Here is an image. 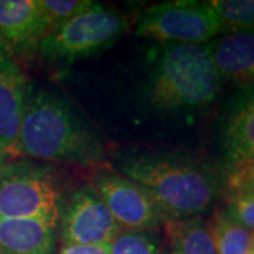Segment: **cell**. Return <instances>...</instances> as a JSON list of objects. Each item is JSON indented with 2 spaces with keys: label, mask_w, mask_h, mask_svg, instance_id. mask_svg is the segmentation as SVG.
Listing matches in <instances>:
<instances>
[{
  "label": "cell",
  "mask_w": 254,
  "mask_h": 254,
  "mask_svg": "<svg viewBox=\"0 0 254 254\" xmlns=\"http://www.w3.org/2000/svg\"><path fill=\"white\" fill-rule=\"evenodd\" d=\"M102 154L98 137L66 100L46 89L30 88L13 155L89 165Z\"/></svg>",
  "instance_id": "1"
},
{
  "label": "cell",
  "mask_w": 254,
  "mask_h": 254,
  "mask_svg": "<svg viewBox=\"0 0 254 254\" xmlns=\"http://www.w3.org/2000/svg\"><path fill=\"white\" fill-rule=\"evenodd\" d=\"M220 82L208 44H164L151 61L147 96L160 112H198L215 102Z\"/></svg>",
  "instance_id": "2"
},
{
  "label": "cell",
  "mask_w": 254,
  "mask_h": 254,
  "mask_svg": "<svg viewBox=\"0 0 254 254\" xmlns=\"http://www.w3.org/2000/svg\"><path fill=\"white\" fill-rule=\"evenodd\" d=\"M122 173L153 196L167 222L195 218L218 196L215 175L181 155H133L123 161Z\"/></svg>",
  "instance_id": "3"
},
{
  "label": "cell",
  "mask_w": 254,
  "mask_h": 254,
  "mask_svg": "<svg viewBox=\"0 0 254 254\" xmlns=\"http://www.w3.org/2000/svg\"><path fill=\"white\" fill-rule=\"evenodd\" d=\"M125 30L126 20L120 13L93 1L88 9L46 34L38 51L47 63L69 65L106 50Z\"/></svg>",
  "instance_id": "4"
},
{
  "label": "cell",
  "mask_w": 254,
  "mask_h": 254,
  "mask_svg": "<svg viewBox=\"0 0 254 254\" xmlns=\"http://www.w3.org/2000/svg\"><path fill=\"white\" fill-rule=\"evenodd\" d=\"M60 190L48 167L6 164L0 173V219H40L57 225Z\"/></svg>",
  "instance_id": "5"
},
{
  "label": "cell",
  "mask_w": 254,
  "mask_h": 254,
  "mask_svg": "<svg viewBox=\"0 0 254 254\" xmlns=\"http://www.w3.org/2000/svg\"><path fill=\"white\" fill-rule=\"evenodd\" d=\"M225 31L209 3L167 1L145 9L137 21L136 34L164 44H206Z\"/></svg>",
  "instance_id": "6"
},
{
  "label": "cell",
  "mask_w": 254,
  "mask_h": 254,
  "mask_svg": "<svg viewBox=\"0 0 254 254\" xmlns=\"http://www.w3.org/2000/svg\"><path fill=\"white\" fill-rule=\"evenodd\" d=\"M60 218L65 246L109 245L123 229L93 185L73 192Z\"/></svg>",
  "instance_id": "7"
},
{
  "label": "cell",
  "mask_w": 254,
  "mask_h": 254,
  "mask_svg": "<svg viewBox=\"0 0 254 254\" xmlns=\"http://www.w3.org/2000/svg\"><path fill=\"white\" fill-rule=\"evenodd\" d=\"M93 187L123 229L151 230L167 223L153 196L126 177L102 173L96 177Z\"/></svg>",
  "instance_id": "8"
},
{
  "label": "cell",
  "mask_w": 254,
  "mask_h": 254,
  "mask_svg": "<svg viewBox=\"0 0 254 254\" xmlns=\"http://www.w3.org/2000/svg\"><path fill=\"white\" fill-rule=\"evenodd\" d=\"M28 92L30 85L14 53L0 38V147L6 155L14 151Z\"/></svg>",
  "instance_id": "9"
},
{
  "label": "cell",
  "mask_w": 254,
  "mask_h": 254,
  "mask_svg": "<svg viewBox=\"0 0 254 254\" xmlns=\"http://www.w3.org/2000/svg\"><path fill=\"white\" fill-rule=\"evenodd\" d=\"M220 140L233 168L254 160V85L242 88L229 100L222 119Z\"/></svg>",
  "instance_id": "10"
},
{
  "label": "cell",
  "mask_w": 254,
  "mask_h": 254,
  "mask_svg": "<svg viewBox=\"0 0 254 254\" xmlns=\"http://www.w3.org/2000/svg\"><path fill=\"white\" fill-rule=\"evenodd\" d=\"M47 33L40 0H0V38L14 54L38 50Z\"/></svg>",
  "instance_id": "11"
},
{
  "label": "cell",
  "mask_w": 254,
  "mask_h": 254,
  "mask_svg": "<svg viewBox=\"0 0 254 254\" xmlns=\"http://www.w3.org/2000/svg\"><path fill=\"white\" fill-rule=\"evenodd\" d=\"M209 51L222 79L242 88L254 85V28L232 30L209 43Z\"/></svg>",
  "instance_id": "12"
},
{
  "label": "cell",
  "mask_w": 254,
  "mask_h": 254,
  "mask_svg": "<svg viewBox=\"0 0 254 254\" xmlns=\"http://www.w3.org/2000/svg\"><path fill=\"white\" fill-rule=\"evenodd\" d=\"M55 227L40 219H0V254H53Z\"/></svg>",
  "instance_id": "13"
},
{
  "label": "cell",
  "mask_w": 254,
  "mask_h": 254,
  "mask_svg": "<svg viewBox=\"0 0 254 254\" xmlns=\"http://www.w3.org/2000/svg\"><path fill=\"white\" fill-rule=\"evenodd\" d=\"M165 232L171 254H216L209 223L198 216L170 220Z\"/></svg>",
  "instance_id": "14"
},
{
  "label": "cell",
  "mask_w": 254,
  "mask_h": 254,
  "mask_svg": "<svg viewBox=\"0 0 254 254\" xmlns=\"http://www.w3.org/2000/svg\"><path fill=\"white\" fill-rule=\"evenodd\" d=\"M209 227L216 254H249L253 245L254 233L229 218L225 210L215 212L209 222Z\"/></svg>",
  "instance_id": "15"
},
{
  "label": "cell",
  "mask_w": 254,
  "mask_h": 254,
  "mask_svg": "<svg viewBox=\"0 0 254 254\" xmlns=\"http://www.w3.org/2000/svg\"><path fill=\"white\" fill-rule=\"evenodd\" d=\"M209 4L218 13L225 31L254 28V0H215Z\"/></svg>",
  "instance_id": "16"
},
{
  "label": "cell",
  "mask_w": 254,
  "mask_h": 254,
  "mask_svg": "<svg viewBox=\"0 0 254 254\" xmlns=\"http://www.w3.org/2000/svg\"><path fill=\"white\" fill-rule=\"evenodd\" d=\"M148 232L122 229L109 243V254H158L157 239Z\"/></svg>",
  "instance_id": "17"
},
{
  "label": "cell",
  "mask_w": 254,
  "mask_h": 254,
  "mask_svg": "<svg viewBox=\"0 0 254 254\" xmlns=\"http://www.w3.org/2000/svg\"><path fill=\"white\" fill-rule=\"evenodd\" d=\"M92 3V0H40L47 31H53L78 13L88 9Z\"/></svg>",
  "instance_id": "18"
},
{
  "label": "cell",
  "mask_w": 254,
  "mask_h": 254,
  "mask_svg": "<svg viewBox=\"0 0 254 254\" xmlns=\"http://www.w3.org/2000/svg\"><path fill=\"white\" fill-rule=\"evenodd\" d=\"M225 212L240 226L254 233V193L243 190H227Z\"/></svg>",
  "instance_id": "19"
},
{
  "label": "cell",
  "mask_w": 254,
  "mask_h": 254,
  "mask_svg": "<svg viewBox=\"0 0 254 254\" xmlns=\"http://www.w3.org/2000/svg\"><path fill=\"white\" fill-rule=\"evenodd\" d=\"M226 188L227 190H243L254 193V160L232 170Z\"/></svg>",
  "instance_id": "20"
},
{
  "label": "cell",
  "mask_w": 254,
  "mask_h": 254,
  "mask_svg": "<svg viewBox=\"0 0 254 254\" xmlns=\"http://www.w3.org/2000/svg\"><path fill=\"white\" fill-rule=\"evenodd\" d=\"M60 254H109V245H68Z\"/></svg>",
  "instance_id": "21"
},
{
  "label": "cell",
  "mask_w": 254,
  "mask_h": 254,
  "mask_svg": "<svg viewBox=\"0 0 254 254\" xmlns=\"http://www.w3.org/2000/svg\"><path fill=\"white\" fill-rule=\"evenodd\" d=\"M4 165H6V154H4V151L1 150V147H0V173H1V170L4 168Z\"/></svg>",
  "instance_id": "22"
},
{
  "label": "cell",
  "mask_w": 254,
  "mask_h": 254,
  "mask_svg": "<svg viewBox=\"0 0 254 254\" xmlns=\"http://www.w3.org/2000/svg\"><path fill=\"white\" fill-rule=\"evenodd\" d=\"M249 254H254V240H253V245H252V249H250Z\"/></svg>",
  "instance_id": "23"
}]
</instances>
